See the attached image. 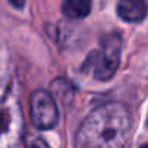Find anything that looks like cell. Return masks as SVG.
<instances>
[{
	"mask_svg": "<svg viewBox=\"0 0 148 148\" xmlns=\"http://www.w3.org/2000/svg\"><path fill=\"white\" fill-rule=\"evenodd\" d=\"M25 132L19 95L10 82H0V148H19Z\"/></svg>",
	"mask_w": 148,
	"mask_h": 148,
	"instance_id": "7a4b0ae2",
	"label": "cell"
},
{
	"mask_svg": "<svg viewBox=\"0 0 148 148\" xmlns=\"http://www.w3.org/2000/svg\"><path fill=\"white\" fill-rule=\"evenodd\" d=\"M61 10L67 19H83L92 10V0H65L61 6Z\"/></svg>",
	"mask_w": 148,
	"mask_h": 148,
	"instance_id": "8992f818",
	"label": "cell"
},
{
	"mask_svg": "<svg viewBox=\"0 0 148 148\" xmlns=\"http://www.w3.org/2000/svg\"><path fill=\"white\" fill-rule=\"evenodd\" d=\"M9 2L16 9H23V6H25V0H9Z\"/></svg>",
	"mask_w": 148,
	"mask_h": 148,
	"instance_id": "9c48e42d",
	"label": "cell"
},
{
	"mask_svg": "<svg viewBox=\"0 0 148 148\" xmlns=\"http://www.w3.org/2000/svg\"><path fill=\"white\" fill-rule=\"evenodd\" d=\"M131 115L121 103L92 110L76 134V148H125L131 136Z\"/></svg>",
	"mask_w": 148,
	"mask_h": 148,
	"instance_id": "6da1fadb",
	"label": "cell"
},
{
	"mask_svg": "<svg viewBox=\"0 0 148 148\" xmlns=\"http://www.w3.org/2000/svg\"><path fill=\"white\" fill-rule=\"evenodd\" d=\"M25 148H51L48 145V142L45 139H42L41 136H32L28 139Z\"/></svg>",
	"mask_w": 148,
	"mask_h": 148,
	"instance_id": "ba28073f",
	"label": "cell"
},
{
	"mask_svg": "<svg viewBox=\"0 0 148 148\" xmlns=\"http://www.w3.org/2000/svg\"><path fill=\"white\" fill-rule=\"evenodd\" d=\"M31 118L38 129H51L58 122L57 102L49 92L36 90L31 96Z\"/></svg>",
	"mask_w": 148,
	"mask_h": 148,
	"instance_id": "277c9868",
	"label": "cell"
},
{
	"mask_svg": "<svg viewBox=\"0 0 148 148\" xmlns=\"http://www.w3.org/2000/svg\"><path fill=\"white\" fill-rule=\"evenodd\" d=\"M147 125H148V119H147Z\"/></svg>",
	"mask_w": 148,
	"mask_h": 148,
	"instance_id": "8fae6325",
	"label": "cell"
},
{
	"mask_svg": "<svg viewBox=\"0 0 148 148\" xmlns=\"http://www.w3.org/2000/svg\"><path fill=\"white\" fill-rule=\"evenodd\" d=\"M51 90H52V92H49V93L52 95V97L55 99V102H57V100H61V102H64V103H68V102L71 100L73 95H74L73 86H71L67 80H64V79L55 80V82L51 84Z\"/></svg>",
	"mask_w": 148,
	"mask_h": 148,
	"instance_id": "52a82bcc",
	"label": "cell"
},
{
	"mask_svg": "<svg viewBox=\"0 0 148 148\" xmlns=\"http://www.w3.org/2000/svg\"><path fill=\"white\" fill-rule=\"evenodd\" d=\"M116 12L125 22H141L148 12V0H119Z\"/></svg>",
	"mask_w": 148,
	"mask_h": 148,
	"instance_id": "5b68a950",
	"label": "cell"
},
{
	"mask_svg": "<svg viewBox=\"0 0 148 148\" xmlns=\"http://www.w3.org/2000/svg\"><path fill=\"white\" fill-rule=\"evenodd\" d=\"M141 148H148V144H144V145H142Z\"/></svg>",
	"mask_w": 148,
	"mask_h": 148,
	"instance_id": "30bf717a",
	"label": "cell"
},
{
	"mask_svg": "<svg viewBox=\"0 0 148 148\" xmlns=\"http://www.w3.org/2000/svg\"><path fill=\"white\" fill-rule=\"evenodd\" d=\"M121 52H122V38L119 34H108L102 38L100 49L95 51L87 62H92L93 76L99 82L110 80L121 62Z\"/></svg>",
	"mask_w": 148,
	"mask_h": 148,
	"instance_id": "3957f363",
	"label": "cell"
}]
</instances>
